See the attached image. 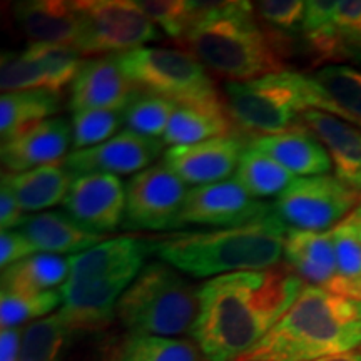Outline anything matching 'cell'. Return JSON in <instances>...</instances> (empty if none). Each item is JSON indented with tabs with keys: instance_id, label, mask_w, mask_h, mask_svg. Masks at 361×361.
I'll list each match as a JSON object with an SVG mask.
<instances>
[{
	"instance_id": "1",
	"label": "cell",
	"mask_w": 361,
	"mask_h": 361,
	"mask_svg": "<svg viewBox=\"0 0 361 361\" xmlns=\"http://www.w3.org/2000/svg\"><path fill=\"white\" fill-rule=\"evenodd\" d=\"M305 290L286 263L239 271L200 286V314L189 335L207 361H241Z\"/></svg>"
},
{
	"instance_id": "2",
	"label": "cell",
	"mask_w": 361,
	"mask_h": 361,
	"mask_svg": "<svg viewBox=\"0 0 361 361\" xmlns=\"http://www.w3.org/2000/svg\"><path fill=\"white\" fill-rule=\"evenodd\" d=\"M183 42L228 82L286 71V39L261 24L252 2H192V24Z\"/></svg>"
},
{
	"instance_id": "3",
	"label": "cell",
	"mask_w": 361,
	"mask_h": 361,
	"mask_svg": "<svg viewBox=\"0 0 361 361\" xmlns=\"http://www.w3.org/2000/svg\"><path fill=\"white\" fill-rule=\"evenodd\" d=\"M358 348L361 301L308 284L241 361H316Z\"/></svg>"
},
{
	"instance_id": "4",
	"label": "cell",
	"mask_w": 361,
	"mask_h": 361,
	"mask_svg": "<svg viewBox=\"0 0 361 361\" xmlns=\"http://www.w3.org/2000/svg\"><path fill=\"white\" fill-rule=\"evenodd\" d=\"M288 226L276 213L238 228L178 233L156 239L152 252L194 278L259 271L281 263Z\"/></svg>"
},
{
	"instance_id": "5",
	"label": "cell",
	"mask_w": 361,
	"mask_h": 361,
	"mask_svg": "<svg viewBox=\"0 0 361 361\" xmlns=\"http://www.w3.org/2000/svg\"><path fill=\"white\" fill-rule=\"evenodd\" d=\"M200 314V288L166 261L144 266L121 296L116 318L129 335L178 338Z\"/></svg>"
},
{
	"instance_id": "6",
	"label": "cell",
	"mask_w": 361,
	"mask_h": 361,
	"mask_svg": "<svg viewBox=\"0 0 361 361\" xmlns=\"http://www.w3.org/2000/svg\"><path fill=\"white\" fill-rule=\"evenodd\" d=\"M224 96L233 123L256 134L255 137L296 128L303 112L316 109L313 80L290 69L259 79L226 82Z\"/></svg>"
},
{
	"instance_id": "7",
	"label": "cell",
	"mask_w": 361,
	"mask_h": 361,
	"mask_svg": "<svg viewBox=\"0 0 361 361\" xmlns=\"http://www.w3.org/2000/svg\"><path fill=\"white\" fill-rule=\"evenodd\" d=\"M117 64L135 89L178 106H216L219 96L209 71L186 49L139 47L117 54Z\"/></svg>"
},
{
	"instance_id": "8",
	"label": "cell",
	"mask_w": 361,
	"mask_h": 361,
	"mask_svg": "<svg viewBox=\"0 0 361 361\" xmlns=\"http://www.w3.org/2000/svg\"><path fill=\"white\" fill-rule=\"evenodd\" d=\"M361 191L338 176L296 178L273 202L274 213L290 229L326 233L356 209Z\"/></svg>"
},
{
	"instance_id": "9",
	"label": "cell",
	"mask_w": 361,
	"mask_h": 361,
	"mask_svg": "<svg viewBox=\"0 0 361 361\" xmlns=\"http://www.w3.org/2000/svg\"><path fill=\"white\" fill-rule=\"evenodd\" d=\"M84 19L80 56H117L161 39L159 27L130 0H80Z\"/></svg>"
},
{
	"instance_id": "10",
	"label": "cell",
	"mask_w": 361,
	"mask_h": 361,
	"mask_svg": "<svg viewBox=\"0 0 361 361\" xmlns=\"http://www.w3.org/2000/svg\"><path fill=\"white\" fill-rule=\"evenodd\" d=\"M189 189L164 162L134 174L126 186L123 228L129 231L178 229Z\"/></svg>"
},
{
	"instance_id": "11",
	"label": "cell",
	"mask_w": 361,
	"mask_h": 361,
	"mask_svg": "<svg viewBox=\"0 0 361 361\" xmlns=\"http://www.w3.org/2000/svg\"><path fill=\"white\" fill-rule=\"evenodd\" d=\"M104 333L74 329L56 313L25 328L19 361H117L123 345L117 346Z\"/></svg>"
},
{
	"instance_id": "12",
	"label": "cell",
	"mask_w": 361,
	"mask_h": 361,
	"mask_svg": "<svg viewBox=\"0 0 361 361\" xmlns=\"http://www.w3.org/2000/svg\"><path fill=\"white\" fill-rule=\"evenodd\" d=\"M273 213V204L255 200L236 179H228L189 189L179 216L178 229L184 226L238 228L268 218Z\"/></svg>"
},
{
	"instance_id": "13",
	"label": "cell",
	"mask_w": 361,
	"mask_h": 361,
	"mask_svg": "<svg viewBox=\"0 0 361 361\" xmlns=\"http://www.w3.org/2000/svg\"><path fill=\"white\" fill-rule=\"evenodd\" d=\"M126 188L117 176L92 173L74 176L62 204L80 228L109 236L126 216Z\"/></svg>"
},
{
	"instance_id": "14",
	"label": "cell",
	"mask_w": 361,
	"mask_h": 361,
	"mask_svg": "<svg viewBox=\"0 0 361 361\" xmlns=\"http://www.w3.org/2000/svg\"><path fill=\"white\" fill-rule=\"evenodd\" d=\"M162 149V139L146 137L126 129L96 147L71 152L64 164L72 176L92 173L112 176L137 174L151 168Z\"/></svg>"
},
{
	"instance_id": "15",
	"label": "cell",
	"mask_w": 361,
	"mask_h": 361,
	"mask_svg": "<svg viewBox=\"0 0 361 361\" xmlns=\"http://www.w3.org/2000/svg\"><path fill=\"white\" fill-rule=\"evenodd\" d=\"M246 147L239 135H221L196 144L171 146L164 151L162 162L186 184L207 186L228 180L238 169Z\"/></svg>"
},
{
	"instance_id": "16",
	"label": "cell",
	"mask_w": 361,
	"mask_h": 361,
	"mask_svg": "<svg viewBox=\"0 0 361 361\" xmlns=\"http://www.w3.org/2000/svg\"><path fill=\"white\" fill-rule=\"evenodd\" d=\"M152 252L149 239L121 236L71 256L72 281H128L133 283L144 268V259Z\"/></svg>"
},
{
	"instance_id": "17",
	"label": "cell",
	"mask_w": 361,
	"mask_h": 361,
	"mask_svg": "<svg viewBox=\"0 0 361 361\" xmlns=\"http://www.w3.org/2000/svg\"><path fill=\"white\" fill-rule=\"evenodd\" d=\"M72 144V126L66 117H52L30 126L0 146L7 173H24L66 161Z\"/></svg>"
},
{
	"instance_id": "18",
	"label": "cell",
	"mask_w": 361,
	"mask_h": 361,
	"mask_svg": "<svg viewBox=\"0 0 361 361\" xmlns=\"http://www.w3.org/2000/svg\"><path fill=\"white\" fill-rule=\"evenodd\" d=\"M137 89L128 79L116 56L87 59L71 85V109L124 112Z\"/></svg>"
},
{
	"instance_id": "19",
	"label": "cell",
	"mask_w": 361,
	"mask_h": 361,
	"mask_svg": "<svg viewBox=\"0 0 361 361\" xmlns=\"http://www.w3.org/2000/svg\"><path fill=\"white\" fill-rule=\"evenodd\" d=\"M17 25L35 44L66 45L80 51L84 19L75 2L27 0L13 7ZM80 54V52H79Z\"/></svg>"
},
{
	"instance_id": "20",
	"label": "cell",
	"mask_w": 361,
	"mask_h": 361,
	"mask_svg": "<svg viewBox=\"0 0 361 361\" xmlns=\"http://www.w3.org/2000/svg\"><path fill=\"white\" fill-rule=\"evenodd\" d=\"M250 144L301 178L324 176L333 168L326 147L300 124L279 134L252 137Z\"/></svg>"
},
{
	"instance_id": "21",
	"label": "cell",
	"mask_w": 361,
	"mask_h": 361,
	"mask_svg": "<svg viewBox=\"0 0 361 361\" xmlns=\"http://www.w3.org/2000/svg\"><path fill=\"white\" fill-rule=\"evenodd\" d=\"M298 124L316 135L326 147L338 178L353 186L361 176V129L316 109L303 112Z\"/></svg>"
},
{
	"instance_id": "22",
	"label": "cell",
	"mask_w": 361,
	"mask_h": 361,
	"mask_svg": "<svg viewBox=\"0 0 361 361\" xmlns=\"http://www.w3.org/2000/svg\"><path fill=\"white\" fill-rule=\"evenodd\" d=\"M283 256L286 264L311 286L329 290L338 278L331 231L313 233L288 229Z\"/></svg>"
},
{
	"instance_id": "23",
	"label": "cell",
	"mask_w": 361,
	"mask_h": 361,
	"mask_svg": "<svg viewBox=\"0 0 361 361\" xmlns=\"http://www.w3.org/2000/svg\"><path fill=\"white\" fill-rule=\"evenodd\" d=\"M34 247L49 255H67V252H84L109 239L102 234H94L80 228L66 211H44V213L27 216L25 223L19 228Z\"/></svg>"
},
{
	"instance_id": "24",
	"label": "cell",
	"mask_w": 361,
	"mask_h": 361,
	"mask_svg": "<svg viewBox=\"0 0 361 361\" xmlns=\"http://www.w3.org/2000/svg\"><path fill=\"white\" fill-rule=\"evenodd\" d=\"M72 179L64 161L24 173H2V184L11 189L22 209L37 214L64 202Z\"/></svg>"
},
{
	"instance_id": "25",
	"label": "cell",
	"mask_w": 361,
	"mask_h": 361,
	"mask_svg": "<svg viewBox=\"0 0 361 361\" xmlns=\"http://www.w3.org/2000/svg\"><path fill=\"white\" fill-rule=\"evenodd\" d=\"M316 89V111L340 117L361 129V71L326 66L310 75Z\"/></svg>"
},
{
	"instance_id": "26",
	"label": "cell",
	"mask_w": 361,
	"mask_h": 361,
	"mask_svg": "<svg viewBox=\"0 0 361 361\" xmlns=\"http://www.w3.org/2000/svg\"><path fill=\"white\" fill-rule=\"evenodd\" d=\"M233 128L226 102L216 106H179L171 117L162 142L171 146L196 144L234 134Z\"/></svg>"
},
{
	"instance_id": "27",
	"label": "cell",
	"mask_w": 361,
	"mask_h": 361,
	"mask_svg": "<svg viewBox=\"0 0 361 361\" xmlns=\"http://www.w3.org/2000/svg\"><path fill=\"white\" fill-rule=\"evenodd\" d=\"M71 274V259L64 256L35 252L29 258L2 269V290L12 293H45L64 286Z\"/></svg>"
},
{
	"instance_id": "28",
	"label": "cell",
	"mask_w": 361,
	"mask_h": 361,
	"mask_svg": "<svg viewBox=\"0 0 361 361\" xmlns=\"http://www.w3.org/2000/svg\"><path fill=\"white\" fill-rule=\"evenodd\" d=\"M61 109V94L52 90H22L0 97V135L2 142L42 121L52 119Z\"/></svg>"
},
{
	"instance_id": "29",
	"label": "cell",
	"mask_w": 361,
	"mask_h": 361,
	"mask_svg": "<svg viewBox=\"0 0 361 361\" xmlns=\"http://www.w3.org/2000/svg\"><path fill=\"white\" fill-rule=\"evenodd\" d=\"M234 179L251 197L266 200V197L281 196L295 183L296 176L283 168L273 157L247 142V147L239 159Z\"/></svg>"
},
{
	"instance_id": "30",
	"label": "cell",
	"mask_w": 361,
	"mask_h": 361,
	"mask_svg": "<svg viewBox=\"0 0 361 361\" xmlns=\"http://www.w3.org/2000/svg\"><path fill=\"white\" fill-rule=\"evenodd\" d=\"M335 243L338 278L328 291L361 301V241L350 223H340L331 229Z\"/></svg>"
},
{
	"instance_id": "31",
	"label": "cell",
	"mask_w": 361,
	"mask_h": 361,
	"mask_svg": "<svg viewBox=\"0 0 361 361\" xmlns=\"http://www.w3.org/2000/svg\"><path fill=\"white\" fill-rule=\"evenodd\" d=\"M200 346L183 338L129 335L117 361H202Z\"/></svg>"
},
{
	"instance_id": "32",
	"label": "cell",
	"mask_w": 361,
	"mask_h": 361,
	"mask_svg": "<svg viewBox=\"0 0 361 361\" xmlns=\"http://www.w3.org/2000/svg\"><path fill=\"white\" fill-rule=\"evenodd\" d=\"M178 107V104L168 99L137 90L124 109L123 119L133 133L162 139Z\"/></svg>"
},
{
	"instance_id": "33",
	"label": "cell",
	"mask_w": 361,
	"mask_h": 361,
	"mask_svg": "<svg viewBox=\"0 0 361 361\" xmlns=\"http://www.w3.org/2000/svg\"><path fill=\"white\" fill-rule=\"evenodd\" d=\"M61 303V291L12 293L2 290V295H0V324H2V329L17 328L29 319H42L45 314L56 310Z\"/></svg>"
},
{
	"instance_id": "34",
	"label": "cell",
	"mask_w": 361,
	"mask_h": 361,
	"mask_svg": "<svg viewBox=\"0 0 361 361\" xmlns=\"http://www.w3.org/2000/svg\"><path fill=\"white\" fill-rule=\"evenodd\" d=\"M24 52L42 66L51 80L52 92H61V89H64L67 84L74 82L84 64L82 56L75 49L66 45L30 42Z\"/></svg>"
},
{
	"instance_id": "35",
	"label": "cell",
	"mask_w": 361,
	"mask_h": 361,
	"mask_svg": "<svg viewBox=\"0 0 361 361\" xmlns=\"http://www.w3.org/2000/svg\"><path fill=\"white\" fill-rule=\"evenodd\" d=\"M124 124L121 111H78L72 116V147L74 151L96 147L99 144L109 141L119 134L121 126Z\"/></svg>"
},
{
	"instance_id": "36",
	"label": "cell",
	"mask_w": 361,
	"mask_h": 361,
	"mask_svg": "<svg viewBox=\"0 0 361 361\" xmlns=\"http://www.w3.org/2000/svg\"><path fill=\"white\" fill-rule=\"evenodd\" d=\"M0 87L4 94L22 90H52L51 80L39 62L22 52H2L0 61Z\"/></svg>"
},
{
	"instance_id": "37",
	"label": "cell",
	"mask_w": 361,
	"mask_h": 361,
	"mask_svg": "<svg viewBox=\"0 0 361 361\" xmlns=\"http://www.w3.org/2000/svg\"><path fill=\"white\" fill-rule=\"evenodd\" d=\"M152 24L183 40L192 24V0H135Z\"/></svg>"
},
{
	"instance_id": "38",
	"label": "cell",
	"mask_w": 361,
	"mask_h": 361,
	"mask_svg": "<svg viewBox=\"0 0 361 361\" xmlns=\"http://www.w3.org/2000/svg\"><path fill=\"white\" fill-rule=\"evenodd\" d=\"M256 17L279 32H296L301 30L305 20L306 2L301 0H263L255 4Z\"/></svg>"
},
{
	"instance_id": "39",
	"label": "cell",
	"mask_w": 361,
	"mask_h": 361,
	"mask_svg": "<svg viewBox=\"0 0 361 361\" xmlns=\"http://www.w3.org/2000/svg\"><path fill=\"white\" fill-rule=\"evenodd\" d=\"M37 252L32 243L19 229H8L0 234V266L2 269L19 263Z\"/></svg>"
},
{
	"instance_id": "40",
	"label": "cell",
	"mask_w": 361,
	"mask_h": 361,
	"mask_svg": "<svg viewBox=\"0 0 361 361\" xmlns=\"http://www.w3.org/2000/svg\"><path fill=\"white\" fill-rule=\"evenodd\" d=\"M25 219L27 216L24 214V209L11 189L6 184H0V226H2V231L19 229L25 223Z\"/></svg>"
},
{
	"instance_id": "41",
	"label": "cell",
	"mask_w": 361,
	"mask_h": 361,
	"mask_svg": "<svg viewBox=\"0 0 361 361\" xmlns=\"http://www.w3.org/2000/svg\"><path fill=\"white\" fill-rule=\"evenodd\" d=\"M22 336L17 328H4L0 331V361H19Z\"/></svg>"
},
{
	"instance_id": "42",
	"label": "cell",
	"mask_w": 361,
	"mask_h": 361,
	"mask_svg": "<svg viewBox=\"0 0 361 361\" xmlns=\"http://www.w3.org/2000/svg\"><path fill=\"white\" fill-rule=\"evenodd\" d=\"M348 61L358 62L361 66V29L358 30V34L355 35L353 40H351L348 47Z\"/></svg>"
},
{
	"instance_id": "43",
	"label": "cell",
	"mask_w": 361,
	"mask_h": 361,
	"mask_svg": "<svg viewBox=\"0 0 361 361\" xmlns=\"http://www.w3.org/2000/svg\"><path fill=\"white\" fill-rule=\"evenodd\" d=\"M316 361H361V348L350 351V353L328 356V358H322V360H316Z\"/></svg>"
},
{
	"instance_id": "44",
	"label": "cell",
	"mask_w": 361,
	"mask_h": 361,
	"mask_svg": "<svg viewBox=\"0 0 361 361\" xmlns=\"http://www.w3.org/2000/svg\"><path fill=\"white\" fill-rule=\"evenodd\" d=\"M345 221L346 223H361V201H360V204L356 206V209L353 211V213H351Z\"/></svg>"
},
{
	"instance_id": "45",
	"label": "cell",
	"mask_w": 361,
	"mask_h": 361,
	"mask_svg": "<svg viewBox=\"0 0 361 361\" xmlns=\"http://www.w3.org/2000/svg\"><path fill=\"white\" fill-rule=\"evenodd\" d=\"M345 223H346V221H345ZM350 224L355 226L356 234H358V238H360V241H361V223H350Z\"/></svg>"
},
{
	"instance_id": "46",
	"label": "cell",
	"mask_w": 361,
	"mask_h": 361,
	"mask_svg": "<svg viewBox=\"0 0 361 361\" xmlns=\"http://www.w3.org/2000/svg\"><path fill=\"white\" fill-rule=\"evenodd\" d=\"M353 188H356V189H360V191H361V176H360V179H358V180H356V183L353 184Z\"/></svg>"
}]
</instances>
